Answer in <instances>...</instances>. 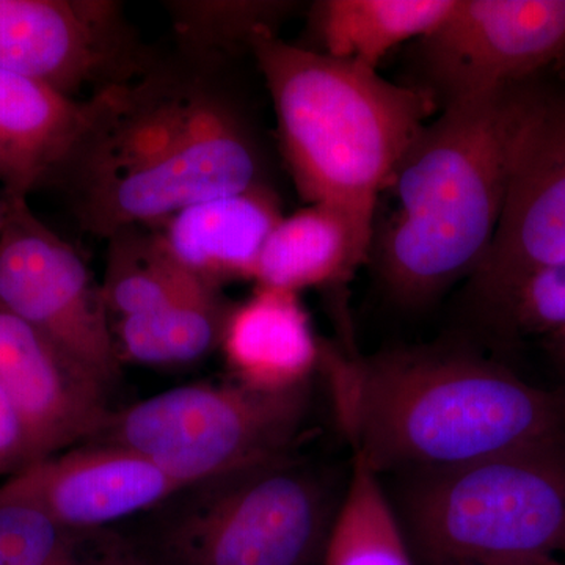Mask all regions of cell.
<instances>
[{"mask_svg": "<svg viewBox=\"0 0 565 565\" xmlns=\"http://www.w3.org/2000/svg\"><path fill=\"white\" fill-rule=\"evenodd\" d=\"M338 426L375 473L452 467L565 444V390L445 348L360 356L322 341Z\"/></svg>", "mask_w": 565, "mask_h": 565, "instance_id": "obj_1", "label": "cell"}, {"mask_svg": "<svg viewBox=\"0 0 565 565\" xmlns=\"http://www.w3.org/2000/svg\"><path fill=\"white\" fill-rule=\"evenodd\" d=\"M96 114L63 178L85 232L109 239L174 212L266 184L243 115L200 65H154L96 95Z\"/></svg>", "mask_w": 565, "mask_h": 565, "instance_id": "obj_2", "label": "cell"}, {"mask_svg": "<svg viewBox=\"0 0 565 565\" xmlns=\"http://www.w3.org/2000/svg\"><path fill=\"white\" fill-rule=\"evenodd\" d=\"M527 85L449 104L405 152L384 192L396 210L374 230L371 248L397 303L433 302L484 259L503 212Z\"/></svg>", "mask_w": 565, "mask_h": 565, "instance_id": "obj_3", "label": "cell"}, {"mask_svg": "<svg viewBox=\"0 0 565 565\" xmlns=\"http://www.w3.org/2000/svg\"><path fill=\"white\" fill-rule=\"evenodd\" d=\"M250 51L262 71L288 172L300 199L375 228L379 199L437 104L422 88L264 31Z\"/></svg>", "mask_w": 565, "mask_h": 565, "instance_id": "obj_4", "label": "cell"}, {"mask_svg": "<svg viewBox=\"0 0 565 565\" xmlns=\"http://www.w3.org/2000/svg\"><path fill=\"white\" fill-rule=\"evenodd\" d=\"M401 476V523L429 565L565 555V444Z\"/></svg>", "mask_w": 565, "mask_h": 565, "instance_id": "obj_5", "label": "cell"}, {"mask_svg": "<svg viewBox=\"0 0 565 565\" xmlns=\"http://www.w3.org/2000/svg\"><path fill=\"white\" fill-rule=\"evenodd\" d=\"M310 412V382L253 388L185 385L110 412L93 444L131 449L192 487L289 456Z\"/></svg>", "mask_w": 565, "mask_h": 565, "instance_id": "obj_6", "label": "cell"}, {"mask_svg": "<svg viewBox=\"0 0 565 565\" xmlns=\"http://www.w3.org/2000/svg\"><path fill=\"white\" fill-rule=\"evenodd\" d=\"M180 494L166 533L178 565H305L337 514L323 476L291 456Z\"/></svg>", "mask_w": 565, "mask_h": 565, "instance_id": "obj_7", "label": "cell"}, {"mask_svg": "<svg viewBox=\"0 0 565 565\" xmlns=\"http://www.w3.org/2000/svg\"><path fill=\"white\" fill-rule=\"evenodd\" d=\"M565 259V92L526 87L503 212L470 296L490 318L531 275Z\"/></svg>", "mask_w": 565, "mask_h": 565, "instance_id": "obj_8", "label": "cell"}, {"mask_svg": "<svg viewBox=\"0 0 565 565\" xmlns=\"http://www.w3.org/2000/svg\"><path fill=\"white\" fill-rule=\"evenodd\" d=\"M416 82L445 109L460 99L534 84L565 70V0H457L415 41Z\"/></svg>", "mask_w": 565, "mask_h": 565, "instance_id": "obj_9", "label": "cell"}, {"mask_svg": "<svg viewBox=\"0 0 565 565\" xmlns=\"http://www.w3.org/2000/svg\"><path fill=\"white\" fill-rule=\"evenodd\" d=\"M0 303L104 385L117 377L121 359L102 285L28 200H11L0 232Z\"/></svg>", "mask_w": 565, "mask_h": 565, "instance_id": "obj_10", "label": "cell"}, {"mask_svg": "<svg viewBox=\"0 0 565 565\" xmlns=\"http://www.w3.org/2000/svg\"><path fill=\"white\" fill-rule=\"evenodd\" d=\"M156 65L121 3L0 0V70L88 102Z\"/></svg>", "mask_w": 565, "mask_h": 565, "instance_id": "obj_11", "label": "cell"}, {"mask_svg": "<svg viewBox=\"0 0 565 565\" xmlns=\"http://www.w3.org/2000/svg\"><path fill=\"white\" fill-rule=\"evenodd\" d=\"M184 489L131 449L87 441L10 476L0 486V501L32 505L79 533L150 511Z\"/></svg>", "mask_w": 565, "mask_h": 565, "instance_id": "obj_12", "label": "cell"}, {"mask_svg": "<svg viewBox=\"0 0 565 565\" xmlns=\"http://www.w3.org/2000/svg\"><path fill=\"white\" fill-rule=\"evenodd\" d=\"M0 386L24 418L35 462L90 440L110 414L107 386L3 303Z\"/></svg>", "mask_w": 565, "mask_h": 565, "instance_id": "obj_13", "label": "cell"}, {"mask_svg": "<svg viewBox=\"0 0 565 565\" xmlns=\"http://www.w3.org/2000/svg\"><path fill=\"white\" fill-rule=\"evenodd\" d=\"M88 102L66 98L46 85L0 70V184L10 200H28L57 185L96 114Z\"/></svg>", "mask_w": 565, "mask_h": 565, "instance_id": "obj_14", "label": "cell"}, {"mask_svg": "<svg viewBox=\"0 0 565 565\" xmlns=\"http://www.w3.org/2000/svg\"><path fill=\"white\" fill-rule=\"evenodd\" d=\"M282 218L277 193L267 184L204 200L150 226L185 273L221 288L252 280L267 237Z\"/></svg>", "mask_w": 565, "mask_h": 565, "instance_id": "obj_15", "label": "cell"}, {"mask_svg": "<svg viewBox=\"0 0 565 565\" xmlns=\"http://www.w3.org/2000/svg\"><path fill=\"white\" fill-rule=\"evenodd\" d=\"M221 345L237 382L270 392L308 384L321 363L322 341L299 294L263 286L228 311Z\"/></svg>", "mask_w": 565, "mask_h": 565, "instance_id": "obj_16", "label": "cell"}, {"mask_svg": "<svg viewBox=\"0 0 565 565\" xmlns=\"http://www.w3.org/2000/svg\"><path fill=\"white\" fill-rule=\"evenodd\" d=\"M374 228L330 204H308L278 222L256 266V286L299 294L341 285L371 256Z\"/></svg>", "mask_w": 565, "mask_h": 565, "instance_id": "obj_17", "label": "cell"}, {"mask_svg": "<svg viewBox=\"0 0 565 565\" xmlns=\"http://www.w3.org/2000/svg\"><path fill=\"white\" fill-rule=\"evenodd\" d=\"M456 6L457 0H321L308 18L316 43L310 50L377 70L396 47L437 31Z\"/></svg>", "mask_w": 565, "mask_h": 565, "instance_id": "obj_18", "label": "cell"}, {"mask_svg": "<svg viewBox=\"0 0 565 565\" xmlns=\"http://www.w3.org/2000/svg\"><path fill=\"white\" fill-rule=\"evenodd\" d=\"M228 311L221 288L206 285L150 313L122 318L114 329L120 359L143 364L202 359L221 345Z\"/></svg>", "mask_w": 565, "mask_h": 565, "instance_id": "obj_19", "label": "cell"}, {"mask_svg": "<svg viewBox=\"0 0 565 565\" xmlns=\"http://www.w3.org/2000/svg\"><path fill=\"white\" fill-rule=\"evenodd\" d=\"M107 241L102 291L110 318L117 316L120 321L129 316L150 313L210 285L174 263L158 234L148 226L121 230Z\"/></svg>", "mask_w": 565, "mask_h": 565, "instance_id": "obj_20", "label": "cell"}, {"mask_svg": "<svg viewBox=\"0 0 565 565\" xmlns=\"http://www.w3.org/2000/svg\"><path fill=\"white\" fill-rule=\"evenodd\" d=\"M326 565H414L381 475L356 457L326 541Z\"/></svg>", "mask_w": 565, "mask_h": 565, "instance_id": "obj_21", "label": "cell"}, {"mask_svg": "<svg viewBox=\"0 0 565 565\" xmlns=\"http://www.w3.org/2000/svg\"><path fill=\"white\" fill-rule=\"evenodd\" d=\"M291 9L292 3L266 0H195L172 2L169 7L174 35L185 58L204 66L243 46L250 50L255 35L277 32Z\"/></svg>", "mask_w": 565, "mask_h": 565, "instance_id": "obj_22", "label": "cell"}, {"mask_svg": "<svg viewBox=\"0 0 565 565\" xmlns=\"http://www.w3.org/2000/svg\"><path fill=\"white\" fill-rule=\"evenodd\" d=\"M73 534L32 505L0 501V565H81Z\"/></svg>", "mask_w": 565, "mask_h": 565, "instance_id": "obj_23", "label": "cell"}, {"mask_svg": "<svg viewBox=\"0 0 565 565\" xmlns=\"http://www.w3.org/2000/svg\"><path fill=\"white\" fill-rule=\"evenodd\" d=\"M492 319L512 338L565 332V259L527 277Z\"/></svg>", "mask_w": 565, "mask_h": 565, "instance_id": "obj_24", "label": "cell"}, {"mask_svg": "<svg viewBox=\"0 0 565 565\" xmlns=\"http://www.w3.org/2000/svg\"><path fill=\"white\" fill-rule=\"evenodd\" d=\"M33 462L35 455L24 418L0 386V476L10 478Z\"/></svg>", "mask_w": 565, "mask_h": 565, "instance_id": "obj_25", "label": "cell"}, {"mask_svg": "<svg viewBox=\"0 0 565 565\" xmlns=\"http://www.w3.org/2000/svg\"><path fill=\"white\" fill-rule=\"evenodd\" d=\"M548 344L557 364L565 371V332L548 338Z\"/></svg>", "mask_w": 565, "mask_h": 565, "instance_id": "obj_26", "label": "cell"}, {"mask_svg": "<svg viewBox=\"0 0 565 565\" xmlns=\"http://www.w3.org/2000/svg\"><path fill=\"white\" fill-rule=\"evenodd\" d=\"M11 212V200L7 199V196L0 195V232H2L3 226L9 222Z\"/></svg>", "mask_w": 565, "mask_h": 565, "instance_id": "obj_27", "label": "cell"}, {"mask_svg": "<svg viewBox=\"0 0 565 565\" xmlns=\"http://www.w3.org/2000/svg\"><path fill=\"white\" fill-rule=\"evenodd\" d=\"M522 565H563L561 563H557L555 559V556L553 557H544V559L533 561V563H526Z\"/></svg>", "mask_w": 565, "mask_h": 565, "instance_id": "obj_28", "label": "cell"}]
</instances>
